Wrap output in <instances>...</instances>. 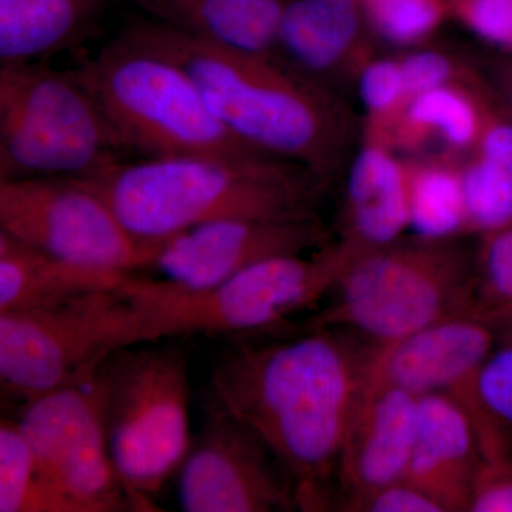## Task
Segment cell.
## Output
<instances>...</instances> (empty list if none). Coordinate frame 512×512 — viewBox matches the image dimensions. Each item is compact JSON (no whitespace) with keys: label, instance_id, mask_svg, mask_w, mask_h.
Wrapping results in <instances>:
<instances>
[{"label":"cell","instance_id":"obj_1","mask_svg":"<svg viewBox=\"0 0 512 512\" xmlns=\"http://www.w3.org/2000/svg\"><path fill=\"white\" fill-rule=\"evenodd\" d=\"M370 345L338 328L271 345L234 346L215 362L212 404L264 441L291 478L302 511H325Z\"/></svg>","mask_w":512,"mask_h":512},{"label":"cell","instance_id":"obj_2","mask_svg":"<svg viewBox=\"0 0 512 512\" xmlns=\"http://www.w3.org/2000/svg\"><path fill=\"white\" fill-rule=\"evenodd\" d=\"M84 181L141 245L156 252L167 239L204 222L313 217L318 198V174L259 153L121 161Z\"/></svg>","mask_w":512,"mask_h":512},{"label":"cell","instance_id":"obj_3","mask_svg":"<svg viewBox=\"0 0 512 512\" xmlns=\"http://www.w3.org/2000/svg\"><path fill=\"white\" fill-rule=\"evenodd\" d=\"M130 30L180 64L215 116L249 147L299 161L315 174L326 167L332 114L322 94L298 73L279 66L271 56L232 52L161 23Z\"/></svg>","mask_w":512,"mask_h":512},{"label":"cell","instance_id":"obj_4","mask_svg":"<svg viewBox=\"0 0 512 512\" xmlns=\"http://www.w3.org/2000/svg\"><path fill=\"white\" fill-rule=\"evenodd\" d=\"M342 247L266 259L212 288H178L131 275L121 292L131 346L195 333H245L279 325L333 291L349 265Z\"/></svg>","mask_w":512,"mask_h":512},{"label":"cell","instance_id":"obj_5","mask_svg":"<svg viewBox=\"0 0 512 512\" xmlns=\"http://www.w3.org/2000/svg\"><path fill=\"white\" fill-rule=\"evenodd\" d=\"M77 72L124 151L143 158L259 153L221 123L180 64L131 30Z\"/></svg>","mask_w":512,"mask_h":512},{"label":"cell","instance_id":"obj_6","mask_svg":"<svg viewBox=\"0 0 512 512\" xmlns=\"http://www.w3.org/2000/svg\"><path fill=\"white\" fill-rule=\"evenodd\" d=\"M119 138L80 73L0 66V181L90 180L120 164Z\"/></svg>","mask_w":512,"mask_h":512},{"label":"cell","instance_id":"obj_7","mask_svg":"<svg viewBox=\"0 0 512 512\" xmlns=\"http://www.w3.org/2000/svg\"><path fill=\"white\" fill-rule=\"evenodd\" d=\"M117 350L101 366L111 460L133 511L156 500L190 453V370L177 346Z\"/></svg>","mask_w":512,"mask_h":512},{"label":"cell","instance_id":"obj_8","mask_svg":"<svg viewBox=\"0 0 512 512\" xmlns=\"http://www.w3.org/2000/svg\"><path fill=\"white\" fill-rule=\"evenodd\" d=\"M423 242L357 256L333 288L332 303L306 328L350 329L370 343H389L476 312V268L466 252Z\"/></svg>","mask_w":512,"mask_h":512},{"label":"cell","instance_id":"obj_9","mask_svg":"<svg viewBox=\"0 0 512 512\" xmlns=\"http://www.w3.org/2000/svg\"><path fill=\"white\" fill-rule=\"evenodd\" d=\"M121 288L57 308L0 312L3 392L28 402L86 382L117 350L130 348V312Z\"/></svg>","mask_w":512,"mask_h":512},{"label":"cell","instance_id":"obj_10","mask_svg":"<svg viewBox=\"0 0 512 512\" xmlns=\"http://www.w3.org/2000/svg\"><path fill=\"white\" fill-rule=\"evenodd\" d=\"M0 231L69 264L113 274L144 271L156 255L96 188L76 178L0 181Z\"/></svg>","mask_w":512,"mask_h":512},{"label":"cell","instance_id":"obj_11","mask_svg":"<svg viewBox=\"0 0 512 512\" xmlns=\"http://www.w3.org/2000/svg\"><path fill=\"white\" fill-rule=\"evenodd\" d=\"M16 421L40 473L74 512L133 511L111 460L101 367L86 382L23 402Z\"/></svg>","mask_w":512,"mask_h":512},{"label":"cell","instance_id":"obj_12","mask_svg":"<svg viewBox=\"0 0 512 512\" xmlns=\"http://www.w3.org/2000/svg\"><path fill=\"white\" fill-rule=\"evenodd\" d=\"M498 336L493 319L477 312L450 316L389 343H372L365 375L417 397L447 394L476 427L481 456L510 453V431L485 410L478 377Z\"/></svg>","mask_w":512,"mask_h":512},{"label":"cell","instance_id":"obj_13","mask_svg":"<svg viewBox=\"0 0 512 512\" xmlns=\"http://www.w3.org/2000/svg\"><path fill=\"white\" fill-rule=\"evenodd\" d=\"M178 501L185 512L298 508L291 478L264 441L215 404L178 471Z\"/></svg>","mask_w":512,"mask_h":512},{"label":"cell","instance_id":"obj_14","mask_svg":"<svg viewBox=\"0 0 512 512\" xmlns=\"http://www.w3.org/2000/svg\"><path fill=\"white\" fill-rule=\"evenodd\" d=\"M322 244L323 231L313 217L224 218L167 239L148 269L168 284L197 291L221 284L266 259L305 254Z\"/></svg>","mask_w":512,"mask_h":512},{"label":"cell","instance_id":"obj_15","mask_svg":"<svg viewBox=\"0 0 512 512\" xmlns=\"http://www.w3.org/2000/svg\"><path fill=\"white\" fill-rule=\"evenodd\" d=\"M419 403L416 394L363 375L340 454L342 507L404 480L416 439Z\"/></svg>","mask_w":512,"mask_h":512},{"label":"cell","instance_id":"obj_16","mask_svg":"<svg viewBox=\"0 0 512 512\" xmlns=\"http://www.w3.org/2000/svg\"><path fill=\"white\" fill-rule=\"evenodd\" d=\"M481 456L476 427L447 394L420 397L416 439L404 481L439 501L447 511H468Z\"/></svg>","mask_w":512,"mask_h":512},{"label":"cell","instance_id":"obj_17","mask_svg":"<svg viewBox=\"0 0 512 512\" xmlns=\"http://www.w3.org/2000/svg\"><path fill=\"white\" fill-rule=\"evenodd\" d=\"M157 23L201 42L255 56L278 47L281 0H133Z\"/></svg>","mask_w":512,"mask_h":512},{"label":"cell","instance_id":"obj_18","mask_svg":"<svg viewBox=\"0 0 512 512\" xmlns=\"http://www.w3.org/2000/svg\"><path fill=\"white\" fill-rule=\"evenodd\" d=\"M130 276L69 264L0 231V312L57 308L117 291Z\"/></svg>","mask_w":512,"mask_h":512},{"label":"cell","instance_id":"obj_19","mask_svg":"<svg viewBox=\"0 0 512 512\" xmlns=\"http://www.w3.org/2000/svg\"><path fill=\"white\" fill-rule=\"evenodd\" d=\"M349 241L340 245L350 262L389 247L409 227V178L387 151L363 148L350 170Z\"/></svg>","mask_w":512,"mask_h":512},{"label":"cell","instance_id":"obj_20","mask_svg":"<svg viewBox=\"0 0 512 512\" xmlns=\"http://www.w3.org/2000/svg\"><path fill=\"white\" fill-rule=\"evenodd\" d=\"M110 0H0V64L40 62L99 26Z\"/></svg>","mask_w":512,"mask_h":512},{"label":"cell","instance_id":"obj_21","mask_svg":"<svg viewBox=\"0 0 512 512\" xmlns=\"http://www.w3.org/2000/svg\"><path fill=\"white\" fill-rule=\"evenodd\" d=\"M362 10L360 0H293L282 13L278 49L301 72H329L359 35Z\"/></svg>","mask_w":512,"mask_h":512},{"label":"cell","instance_id":"obj_22","mask_svg":"<svg viewBox=\"0 0 512 512\" xmlns=\"http://www.w3.org/2000/svg\"><path fill=\"white\" fill-rule=\"evenodd\" d=\"M468 228L494 232L512 224V127L495 126L478 160L461 175Z\"/></svg>","mask_w":512,"mask_h":512},{"label":"cell","instance_id":"obj_23","mask_svg":"<svg viewBox=\"0 0 512 512\" xmlns=\"http://www.w3.org/2000/svg\"><path fill=\"white\" fill-rule=\"evenodd\" d=\"M0 512H74L37 467L18 421L0 423Z\"/></svg>","mask_w":512,"mask_h":512},{"label":"cell","instance_id":"obj_24","mask_svg":"<svg viewBox=\"0 0 512 512\" xmlns=\"http://www.w3.org/2000/svg\"><path fill=\"white\" fill-rule=\"evenodd\" d=\"M409 227L421 241H446L468 228L463 181L444 168H423L409 178Z\"/></svg>","mask_w":512,"mask_h":512},{"label":"cell","instance_id":"obj_25","mask_svg":"<svg viewBox=\"0 0 512 512\" xmlns=\"http://www.w3.org/2000/svg\"><path fill=\"white\" fill-rule=\"evenodd\" d=\"M406 116L413 126L436 130L456 147L468 146L477 136L473 104L446 86L412 97Z\"/></svg>","mask_w":512,"mask_h":512},{"label":"cell","instance_id":"obj_26","mask_svg":"<svg viewBox=\"0 0 512 512\" xmlns=\"http://www.w3.org/2000/svg\"><path fill=\"white\" fill-rule=\"evenodd\" d=\"M377 32L397 45L419 42L443 19V0H360Z\"/></svg>","mask_w":512,"mask_h":512},{"label":"cell","instance_id":"obj_27","mask_svg":"<svg viewBox=\"0 0 512 512\" xmlns=\"http://www.w3.org/2000/svg\"><path fill=\"white\" fill-rule=\"evenodd\" d=\"M476 312L487 318L512 312V224L491 232L476 266Z\"/></svg>","mask_w":512,"mask_h":512},{"label":"cell","instance_id":"obj_28","mask_svg":"<svg viewBox=\"0 0 512 512\" xmlns=\"http://www.w3.org/2000/svg\"><path fill=\"white\" fill-rule=\"evenodd\" d=\"M498 336L478 377L485 410L501 427L512 430V315L493 319Z\"/></svg>","mask_w":512,"mask_h":512},{"label":"cell","instance_id":"obj_29","mask_svg":"<svg viewBox=\"0 0 512 512\" xmlns=\"http://www.w3.org/2000/svg\"><path fill=\"white\" fill-rule=\"evenodd\" d=\"M471 512H512L511 453L481 458L471 485Z\"/></svg>","mask_w":512,"mask_h":512},{"label":"cell","instance_id":"obj_30","mask_svg":"<svg viewBox=\"0 0 512 512\" xmlns=\"http://www.w3.org/2000/svg\"><path fill=\"white\" fill-rule=\"evenodd\" d=\"M343 507L362 512H446L439 501L404 480L377 488Z\"/></svg>","mask_w":512,"mask_h":512},{"label":"cell","instance_id":"obj_31","mask_svg":"<svg viewBox=\"0 0 512 512\" xmlns=\"http://www.w3.org/2000/svg\"><path fill=\"white\" fill-rule=\"evenodd\" d=\"M360 99L372 113L393 110L406 97L400 63L379 60L370 63L360 76Z\"/></svg>","mask_w":512,"mask_h":512},{"label":"cell","instance_id":"obj_32","mask_svg":"<svg viewBox=\"0 0 512 512\" xmlns=\"http://www.w3.org/2000/svg\"><path fill=\"white\" fill-rule=\"evenodd\" d=\"M464 22L478 36L512 47V0H456Z\"/></svg>","mask_w":512,"mask_h":512},{"label":"cell","instance_id":"obj_33","mask_svg":"<svg viewBox=\"0 0 512 512\" xmlns=\"http://www.w3.org/2000/svg\"><path fill=\"white\" fill-rule=\"evenodd\" d=\"M406 96L430 92L446 86L453 73L450 60L437 52H417L400 63Z\"/></svg>","mask_w":512,"mask_h":512},{"label":"cell","instance_id":"obj_34","mask_svg":"<svg viewBox=\"0 0 512 512\" xmlns=\"http://www.w3.org/2000/svg\"><path fill=\"white\" fill-rule=\"evenodd\" d=\"M508 315H512V312L504 313V315L497 316V318H501V316H508Z\"/></svg>","mask_w":512,"mask_h":512}]
</instances>
